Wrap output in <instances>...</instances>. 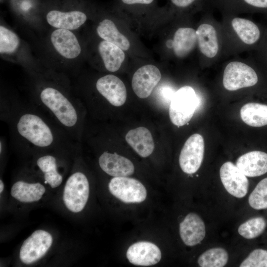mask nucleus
Returning <instances> with one entry per match:
<instances>
[{"label": "nucleus", "instance_id": "obj_1", "mask_svg": "<svg viewBox=\"0 0 267 267\" xmlns=\"http://www.w3.org/2000/svg\"><path fill=\"white\" fill-rule=\"evenodd\" d=\"M6 123L12 146L26 153L34 155L47 150L76 149L82 146L33 104L25 105L18 102Z\"/></svg>", "mask_w": 267, "mask_h": 267}, {"label": "nucleus", "instance_id": "obj_2", "mask_svg": "<svg viewBox=\"0 0 267 267\" xmlns=\"http://www.w3.org/2000/svg\"><path fill=\"white\" fill-rule=\"evenodd\" d=\"M36 88L34 104L61 128L74 141L81 143L86 109L82 102L55 84L40 83Z\"/></svg>", "mask_w": 267, "mask_h": 267}, {"label": "nucleus", "instance_id": "obj_3", "mask_svg": "<svg viewBox=\"0 0 267 267\" xmlns=\"http://www.w3.org/2000/svg\"><path fill=\"white\" fill-rule=\"evenodd\" d=\"M110 193L122 205L139 206L149 199V191L139 180L130 177H113L108 184Z\"/></svg>", "mask_w": 267, "mask_h": 267}, {"label": "nucleus", "instance_id": "obj_4", "mask_svg": "<svg viewBox=\"0 0 267 267\" xmlns=\"http://www.w3.org/2000/svg\"><path fill=\"white\" fill-rule=\"evenodd\" d=\"M198 99L194 89L184 86L174 93L169 107V116L172 123L178 127L187 124L197 107Z\"/></svg>", "mask_w": 267, "mask_h": 267}, {"label": "nucleus", "instance_id": "obj_5", "mask_svg": "<svg viewBox=\"0 0 267 267\" xmlns=\"http://www.w3.org/2000/svg\"><path fill=\"white\" fill-rule=\"evenodd\" d=\"M89 194V181L86 174L74 172L68 178L64 188L63 199L66 208L74 213L82 211Z\"/></svg>", "mask_w": 267, "mask_h": 267}, {"label": "nucleus", "instance_id": "obj_6", "mask_svg": "<svg viewBox=\"0 0 267 267\" xmlns=\"http://www.w3.org/2000/svg\"><path fill=\"white\" fill-rule=\"evenodd\" d=\"M80 149H53L34 154L36 165L43 174L44 183L52 188L59 186L63 180V175L58 170L59 159L66 154L78 152Z\"/></svg>", "mask_w": 267, "mask_h": 267}, {"label": "nucleus", "instance_id": "obj_7", "mask_svg": "<svg viewBox=\"0 0 267 267\" xmlns=\"http://www.w3.org/2000/svg\"><path fill=\"white\" fill-rule=\"evenodd\" d=\"M125 255L130 264L146 267L160 263L163 252L160 245L155 241L141 239L131 243L126 248Z\"/></svg>", "mask_w": 267, "mask_h": 267}, {"label": "nucleus", "instance_id": "obj_8", "mask_svg": "<svg viewBox=\"0 0 267 267\" xmlns=\"http://www.w3.org/2000/svg\"><path fill=\"white\" fill-rule=\"evenodd\" d=\"M256 72L249 65L240 61H231L225 67L222 83L230 91L254 86L258 82Z\"/></svg>", "mask_w": 267, "mask_h": 267}, {"label": "nucleus", "instance_id": "obj_9", "mask_svg": "<svg viewBox=\"0 0 267 267\" xmlns=\"http://www.w3.org/2000/svg\"><path fill=\"white\" fill-rule=\"evenodd\" d=\"M204 154V140L198 134L191 135L185 141L179 156V165L185 174L195 173L202 163Z\"/></svg>", "mask_w": 267, "mask_h": 267}, {"label": "nucleus", "instance_id": "obj_10", "mask_svg": "<svg viewBox=\"0 0 267 267\" xmlns=\"http://www.w3.org/2000/svg\"><path fill=\"white\" fill-rule=\"evenodd\" d=\"M53 241L51 235L41 229L34 231L23 243L20 258L25 264H31L42 258L49 250Z\"/></svg>", "mask_w": 267, "mask_h": 267}, {"label": "nucleus", "instance_id": "obj_11", "mask_svg": "<svg viewBox=\"0 0 267 267\" xmlns=\"http://www.w3.org/2000/svg\"><path fill=\"white\" fill-rule=\"evenodd\" d=\"M220 176L222 184L229 194L238 198L247 194L249 181L233 163L228 161L223 164L220 168Z\"/></svg>", "mask_w": 267, "mask_h": 267}, {"label": "nucleus", "instance_id": "obj_12", "mask_svg": "<svg viewBox=\"0 0 267 267\" xmlns=\"http://www.w3.org/2000/svg\"><path fill=\"white\" fill-rule=\"evenodd\" d=\"M95 88L99 94L113 106H121L126 102V87L115 75L108 74L99 78L96 82Z\"/></svg>", "mask_w": 267, "mask_h": 267}, {"label": "nucleus", "instance_id": "obj_13", "mask_svg": "<svg viewBox=\"0 0 267 267\" xmlns=\"http://www.w3.org/2000/svg\"><path fill=\"white\" fill-rule=\"evenodd\" d=\"M101 170L113 177H130L134 173V166L128 158L116 152L103 151L98 159Z\"/></svg>", "mask_w": 267, "mask_h": 267}, {"label": "nucleus", "instance_id": "obj_14", "mask_svg": "<svg viewBox=\"0 0 267 267\" xmlns=\"http://www.w3.org/2000/svg\"><path fill=\"white\" fill-rule=\"evenodd\" d=\"M161 78L160 70L153 65H144L134 73L132 88L136 95L140 98H145L152 93Z\"/></svg>", "mask_w": 267, "mask_h": 267}, {"label": "nucleus", "instance_id": "obj_15", "mask_svg": "<svg viewBox=\"0 0 267 267\" xmlns=\"http://www.w3.org/2000/svg\"><path fill=\"white\" fill-rule=\"evenodd\" d=\"M179 237L183 243L189 247L199 244L205 238L206 227L204 221L196 213H188L179 223Z\"/></svg>", "mask_w": 267, "mask_h": 267}, {"label": "nucleus", "instance_id": "obj_16", "mask_svg": "<svg viewBox=\"0 0 267 267\" xmlns=\"http://www.w3.org/2000/svg\"><path fill=\"white\" fill-rule=\"evenodd\" d=\"M51 43L55 50L67 59L77 57L81 52L78 40L70 30L57 29L51 34Z\"/></svg>", "mask_w": 267, "mask_h": 267}, {"label": "nucleus", "instance_id": "obj_17", "mask_svg": "<svg viewBox=\"0 0 267 267\" xmlns=\"http://www.w3.org/2000/svg\"><path fill=\"white\" fill-rule=\"evenodd\" d=\"M236 166L248 177H259L267 172V153L261 151H253L240 156Z\"/></svg>", "mask_w": 267, "mask_h": 267}, {"label": "nucleus", "instance_id": "obj_18", "mask_svg": "<svg viewBox=\"0 0 267 267\" xmlns=\"http://www.w3.org/2000/svg\"><path fill=\"white\" fill-rule=\"evenodd\" d=\"M87 19L85 13L77 10L63 12L53 10L46 16L47 22L50 26L69 30L77 29L85 23Z\"/></svg>", "mask_w": 267, "mask_h": 267}, {"label": "nucleus", "instance_id": "obj_19", "mask_svg": "<svg viewBox=\"0 0 267 267\" xmlns=\"http://www.w3.org/2000/svg\"><path fill=\"white\" fill-rule=\"evenodd\" d=\"M127 143L140 157L150 156L154 149L151 133L145 127H140L129 131L125 136Z\"/></svg>", "mask_w": 267, "mask_h": 267}, {"label": "nucleus", "instance_id": "obj_20", "mask_svg": "<svg viewBox=\"0 0 267 267\" xmlns=\"http://www.w3.org/2000/svg\"><path fill=\"white\" fill-rule=\"evenodd\" d=\"M197 43L201 53L208 58L215 57L219 51L216 29L208 23H202L196 30Z\"/></svg>", "mask_w": 267, "mask_h": 267}, {"label": "nucleus", "instance_id": "obj_21", "mask_svg": "<svg viewBox=\"0 0 267 267\" xmlns=\"http://www.w3.org/2000/svg\"><path fill=\"white\" fill-rule=\"evenodd\" d=\"M45 192V187L40 182L30 183L20 180L13 184L10 193L20 202L32 203L40 200Z\"/></svg>", "mask_w": 267, "mask_h": 267}, {"label": "nucleus", "instance_id": "obj_22", "mask_svg": "<svg viewBox=\"0 0 267 267\" xmlns=\"http://www.w3.org/2000/svg\"><path fill=\"white\" fill-rule=\"evenodd\" d=\"M197 43L196 30L189 27H181L175 33L173 48L175 54L182 58L187 55Z\"/></svg>", "mask_w": 267, "mask_h": 267}, {"label": "nucleus", "instance_id": "obj_23", "mask_svg": "<svg viewBox=\"0 0 267 267\" xmlns=\"http://www.w3.org/2000/svg\"><path fill=\"white\" fill-rule=\"evenodd\" d=\"M98 49L107 70L114 72L119 69L125 57L123 49L104 40L99 43Z\"/></svg>", "mask_w": 267, "mask_h": 267}, {"label": "nucleus", "instance_id": "obj_24", "mask_svg": "<svg viewBox=\"0 0 267 267\" xmlns=\"http://www.w3.org/2000/svg\"><path fill=\"white\" fill-rule=\"evenodd\" d=\"M240 116L247 125L260 127L267 125V105L250 102L244 105L240 109Z\"/></svg>", "mask_w": 267, "mask_h": 267}, {"label": "nucleus", "instance_id": "obj_25", "mask_svg": "<svg viewBox=\"0 0 267 267\" xmlns=\"http://www.w3.org/2000/svg\"><path fill=\"white\" fill-rule=\"evenodd\" d=\"M231 26L240 40L248 45L253 44L260 39V31L252 21L239 17L234 18Z\"/></svg>", "mask_w": 267, "mask_h": 267}, {"label": "nucleus", "instance_id": "obj_26", "mask_svg": "<svg viewBox=\"0 0 267 267\" xmlns=\"http://www.w3.org/2000/svg\"><path fill=\"white\" fill-rule=\"evenodd\" d=\"M96 31L101 38L118 46L123 50H127L130 47L128 39L119 32L114 23L109 19L101 21Z\"/></svg>", "mask_w": 267, "mask_h": 267}, {"label": "nucleus", "instance_id": "obj_27", "mask_svg": "<svg viewBox=\"0 0 267 267\" xmlns=\"http://www.w3.org/2000/svg\"><path fill=\"white\" fill-rule=\"evenodd\" d=\"M228 260L227 251L221 247L208 249L200 255L197 263L201 267H222Z\"/></svg>", "mask_w": 267, "mask_h": 267}, {"label": "nucleus", "instance_id": "obj_28", "mask_svg": "<svg viewBox=\"0 0 267 267\" xmlns=\"http://www.w3.org/2000/svg\"><path fill=\"white\" fill-rule=\"evenodd\" d=\"M265 220L262 217H255L246 221L240 225L238 233L243 237L251 239L257 237L265 230Z\"/></svg>", "mask_w": 267, "mask_h": 267}, {"label": "nucleus", "instance_id": "obj_29", "mask_svg": "<svg viewBox=\"0 0 267 267\" xmlns=\"http://www.w3.org/2000/svg\"><path fill=\"white\" fill-rule=\"evenodd\" d=\"M248 202L254 209H267V178L257 184L249 195Z\"/></svg>", "mask_w": 267, "mask_h": 267}, {"label": "nucleus", "instance_id": "obj_30", "mask_svg": "<svg viewBox=\"0 0 267 267\" xmlns=\"http://www.w3.org/2000/svg\"><path fill=\"white\" fill-rule=\"evenodd\" d=\"M19 45L18 36L12 31L0 26V52L10 54L15 52Z\"/></svg>", "mask_w": 267, "mask_h": 267}, {"label": "nucleus", "instance_id": "obj_31", "mask_svg": "<svg viewBox=\"0 0 267 267\" xmlns=\"http://www.w3.org/2000/svg\"><path fill=\"white\" fill-rule=\"evenodd\" d=\"M240 267H267V250H253L240 264Z\"/></svg>", "mask_w": 267, "mask_h": 267}, {"label": "nucleus", "instance_id": "obj_32", "mask_svg": "<svg viewBox=\"0 0 267 267\" xmlns=\"http://www.w3.org/2000/svg\"><path fill=\"white\" fill-rule=\"evenodd\" d=\"M248 4L259 8H267V0H244Z\"/></svg>", "mask_w": 267, "mask_h": 267}, {"label": "nucleus", "instance_id": "obj_33", "mask_svg": "<svg viewBox=\"0 0 267 267\" xmlns=\"http://www.w3.org/2000/svg\"><path fill=\"white\" fill-rule=\"evenodd\" d=\"M195 0H171L172 3L175 5L184 7L190 5Z\"/></svg>", "mask_w": 267, "mask_h": 267}, {"label": "nucleus", "instance_id": "obj_34", "mask_svg": "<svg viewBox=\"0 0 267 267\" xmlns=\"http://www.w3.org/2000/svg\"><path fill=\"white\" fill-rule=\"evenodd\" d=\"M122 1L127 4L135 3L150 4L153 0H122Z\"/></svg>", "mask_w": 267, "mask_h": 267}, {"label": "nucleus", "instance_id": "obj_35", "mask_svg": "<svg viewBox=\"0 0 267 267\" xmlns=\"http://www.w3.org/2000/svg\"><path fill=\"white\" fill-rule=\"evenodd\" d=\"M166 45L167 47L169 48H172L173 47V40H168L166 43Z\"/></svg>", "mask_w": 267, "mask_h": 267}, {"label": "nucleus", "instance_id": "obj_36", "mask_svg": "<svg viewBox=\"0 0 267 267\" xmlns=\"http://www.w3.org/2000/svg\"><path fill=\"white\" fill-rule=\"evenodd\" d=\"M4 188V184L1 180V179L0 180V193L2 192Z\"/></svg>", "mask_w": 267, "mask_h": 267}]
</instances>
